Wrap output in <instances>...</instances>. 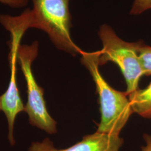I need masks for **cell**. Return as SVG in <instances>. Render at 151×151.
I'll return each mask as SVG.
<instances>
[{
    "mask_svg": "<svg viewBox=\"0 0 151 151\" xmlns=\"http://www.w3.org/2000/svg\"><path fill=\"white\" fill-rule=\"evenodd\" d=\"M151 9V0H134L130 14L134 15H140Z\"/></svg>",
    "mask_w": 151,
    "mask_h": 151,
    "instance_id": "9",
    "label": "cell"
},
{
    "mask_svg": "<svg viewBox=\"0 0 151 151\" xmlns=\"http://www.w3.org/2000/svg\"><path fill=\"white\" fill-rule=\"evenodd\" d=\"M17 50L10 49L9 63L10 67V78L7 88L1 96V111L5 115L8 127V140L13 146L15 143L14 138V126L17 116L25 111V105L20 95L16 80V64Z\"/></svg>",
    "mask_w": 151,
    "mask_h": 151,
    "instance_id": "6",
    "label": "cell"
},
{
    "mask_svg": "<svg viewBox=\"0 0 151 151\" xmlns=\"http://www.w3.org/2000/svg\"><path fill=\"white\" fill-rule=\"evenodd\" d=\"M143 138L146 142V146L142 147V151H151V135L144 134Z\"/></svg>",
    "mask_w": 151,
    "mask_h": 151,
    "instance_id": "11",
    "label": "cell"
},
{
    "mask_svg": "<svg viewBox=\"0 0 151 151\" xmlns=\"http://www.w3.org/2000/svg\"><path fill=\"white\" fill-rule=\"evenodd\" d=\"M70 0H32V10L27 9L20 15H0V23L11 34V37L22 39L30 28L46 32L56 48L72 55L83 50L76 44L70 35L72 17Z\"/></svg>",
    "mask_w": 151,
    "mask_h": 151,
    "instance_id": "1",
    "label": "cell"
},
{
    "mask_svg": "<svg viewBox=\"0 0 151 151\" xmlns=\"http://www.w3.org/2000/svg\"><path fill=\"white\" fill-rule=\"evenodd\" d=\"M81 55V63L91 75L99 95L101 120L97 132L119 136L122 129L133 113L126 92L111 86L99 70V51L85 52Z\"/></svg>",
    "mask_w": 151,
    "mask_h": 151,
    "instance_id": "2",
    "label": "cell"
},
{
    "mask_svg": "<svg viewBox=\"0 0 151 151\" xmlns=\"http://www.w3.org/2000/svg\"><path fill=\"white\" fill-rule=\"evenodd\" d=\"M123 144L119 136L96 132L85 135L80 142L67 148H55L49 138L32 142L27 151H119Z\"/></svg>",
    "mask_w": 151,
    "mask_h": 151,
    "instance_id": "5",
    "label": "cell"
},
{
    "mask_svg": "<svg viewBox=\"0 0 151 151\" xmlns=\"http://www.w3.org/2000/svg\"><path fill=\"white\" fill-rule=\"evenodd\" d=\"M99 35L103 43V48L99 50L100 65L108 62L115 63L124 76L127 95L137 90L140 78L144 76L138 54L140 41L127 42L106 24L100 27Z\"/></svg>",
    "mask_w": 151,
    "mask_h": 151,
    "instance_id": "3",
    "label": "cell"
},
{
    "mask_svg": "<svg viewBox=\"0 0 151 151\" xmlns=\"http://www.w3.org/2000/svg\"><path fill=\"white\" fill-rule=\"evenodd\" d=\"M38 54V43L20 45L17 49V62L20 65L27 87V101L25 111L30 125L50 134L57 132V122L49 113L44 97V89L40 86L32 73V62Z\"/></svg>",
    "mask_w": 151,
    "mask_h": 151,
    "instance_id": "4",
    "label": "cell"
},
{
    "mask_svg": "<svg viewBox=\"0 0 151 151\" xmlns=\"http://www.w3.org/2000/svg\"><path fill=\"white\" fill-rule=\"evenodd\" d=\"M1 111V97H0V111Z\"/></svg>",
    "mask_w": 151,
    "mask_h": 151,
    "instance_id": "12",
    "label": "cell"
},
{
    "mask_svg": "<svg viewBox=\"0 0 151 151\" xmlns=\"http://www.w3.org/2000/svg\"><path fill=\"white\" fill-rule=\"evenodd\" d=\"M138 54L144 76L151 75V47L140 41Z\"/></svg>",
    "mask_w": 151,
    "mask_h": 151,
    "instance_id": "8",
    "label": "cell"
},
{
    "mask_svg": "<svg viewBox=\"0 0 151 151\" xmlns=\"http://www.w3.org/2000/svg\"><path fill=\"white\" fill-rule=\"evenodd\" d=\"M27 0H0V2L14 8H20L27 5Z\"/></svg>",
    "mask_w": 151,
    "mask_h": 151,
    "instance_id": "10",
    "label": "cell"
},
{
    "mask_svg": "<svg viewBox=\"0 0 151 151\" xmlns=\"http://www.w3.org/2000/svg\"><path fill=\"white\" fill-rule=\"evenodd\" d=\"M128 97L133 112L151 119V82L145 88H138L130 93Z\"/></svg>",
    "mask_w": 151,
    "mask_h": 151,
    "instance_id": "7",
    "label": "cell"
}]
</instances>
